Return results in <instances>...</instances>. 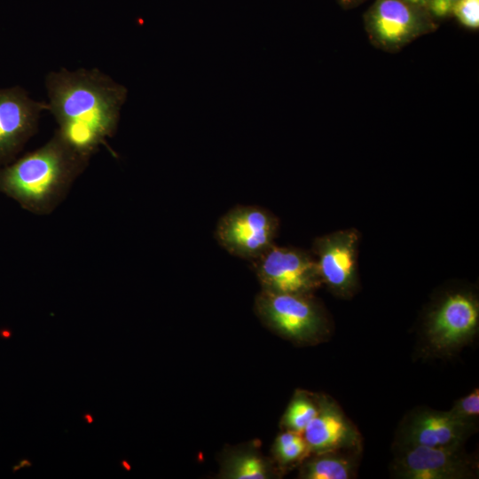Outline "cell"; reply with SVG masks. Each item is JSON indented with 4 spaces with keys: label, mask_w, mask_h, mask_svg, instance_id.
I'll return each mask as SVG.
<instances>
[{
    "label": "cell",
    "mask_w": 479,
    "mask_h": 479,
    "mask_svg": "<svg viewBox=\"0 0 479 479\" xmlns=\"http://www.w3.org/2000/svg\"><path fill=\"white\" fill-rule=\"evenodd\" d=\"M44 84L55 131L90 159L116 133L127 88L98 68L61 67L49 72Z\"/></svg>",
    "instance_id": "6da1fadb"
},
{
    "label": "cell",
    "mask_w": 479,
    "mask_h": 479,
    "mask_svg": "<svg viewBox=\"0 0 479 479\" xmlns=\"http://www.w3.org/2000/svg\"><path fill=\"white\" fill-rule=\"evenodd\" d=\"M90 160L55 131L39 148L0 167V192L32 214L49 215L66 199Z\"/></svg>",
    "instance_id": "7a4b0ae2"
},
{
    "label": "cell",
    "mask_w": 479,
    "mask_h": 479,
    "mask_svg": "<svg viewBox=\"0 0 479 479\" xmlns=\"http://www.w3.org/2000/svg\"><path fill=\"white\" fill-rule=\"evenodd\" d=\"M255 310L269 328L298 343H312L328 334L326 312L312 294L261 290L255 297Z\"/></svg>",
    "instance_id": "3957f363"
},
{
    "label": "cell",
    "mask_w": 479,
    "mask_h": 479,
    "mask_svg": "<svg viewBox=\"0 0 479 479\" xmlns=\"http://www.w3.org/2000/svg\"><path fill=\"white\" fill-rule=\"evenodd\" d=\"M479 326V302L471 292L445 294L429 310L425 323V337L429 348L447 354L467 344Z\"/></svg>",
    "instance_id": "277c9868"
},
{
    "label": "cell",
    "mask_w": 479,
    "mask_h": 479,
    "mask_svg": "<svg viewBox=\"0 0 479 479\" xmlns=\"http://www.w3.org/2000/svg\"><path fill=\"white\" fill-rule=\"evenodd\" d=\"M279 229V219L270 210L239 205L220 217L215 238L231 255L252 261L275 244Z\"/></svg>",
    "instance_id": "5b68a950"
},
{
    "label": "cell",
    "mask_w": 479,
    "mask_h": 479,
    "mask_svg": "<svg viewBox=\"0 0 479 479\" xmlns=\"http://www.w3.org/2000/svg\"><path fill=\"white\" fill-rule=\"evenodd\" d=\"M251 263L264 291L312 294L322 285L315 257L300 248L273 244Z\"/></svg>",
    "instance_id": "8992f818"
},
{
    "label": "cell",
    "mask_w": 479,
    "mask_h": 479,
    "mask_svg": "<svg viewBox=\"0 0 479 479\" xmlns=\"http://www.w3.org/2000/svg\"><path fill=\"white\" fill-rule=\"evenodd\" d=\"M358 241L356 229L336 231L313 241L312 253L322 284L340 297H349L357 289Z\"/></svg>",
    "instance_id": "52a82bcc"
},
{
    "label": "cell",
    "mask_w": 479,
    "mask_h": 479,
    "mask_svg": "<svg viewBox=\"0 0 479 479\" xmlns=\"http://www.w3.org/2000/svg\"><path fill=\"white\" fill-rule=\"evenodd\" d=\"M45 101L32 98L21 87L0 90V165L7 164L37 131Z\"/></svg>",
    "instance_id": "ba28073f"
},
{
    "label": "cell",
    "mask_w": 479,
    "mask_h": 479,
    "mask_svg": "<svg viewBox=\"0 0 479 479\" xmlns=\"http://www.w3.org/2000/svg\"><path fill=\"white\" fill-rule=\"evenodd\" d=\"M474 461L462 445L407 446L395 461L394 471L404 479H460L474 475Z\"/></svg>",
    "instance_id": "9c48e42d"
},
{
    "label": "cell",
    "mask_w": 479,
    "mask_h": 479,
    "mask_svg": "<svg viewBox=\"0 0 479 479\" xmlns=\"http://www.w3.org/2000/svg\"><path fill=\"white\" fill-rule=\"evenodd\" d=\"M413 7L404 0H378L366 19L371 42L384 51H396L428 33L429 25Z\"/></svg>",
    "instance_id": "30bf717a"
},
{
    "label": "cell",
    "mask_w": 479,
    "mask_h": 479,
    "mask_svg": "<svg viewBox=\"0 0 479 479\" xmlns=\"http://www.w3.org/2000/svg\"><path fill=\"white\" fill-rule=\"evenodd\" d=\"M317 398L318 412L302 432L310 453L359 450V432L338 404L326 395Z\"/></svg>",
    "instance_id": "8fae6325"
},
{
    "label": "cell",
    "mask_w": 479,
    "mask_h": 479,
    "mask_svg": "<svg viewBox=\"0 0 479 479\" xmlns=\"http://www.w3.org/2000/svg\"><path fill=\"white\" fill-rule=\"evenodd\" d=\"M475 424L452 412L423 409L406 420L401 435L402 448L407 446L450 447L462 445Z\"/></svg>",
    "instance_id": "7c38bea8"
},
{
    "label": "cell",
    "mask_w": 479,
    "mask_h": 479,
    "mask_svg": "<svg viewBox=\"0 0 479 479\" xmlns=\"http://www.w3.org/2000/svg\"><path fill=\"white\" fill-rule=\"evenodd\" d=\"M357 451H334L315 454L305 459L299 477L303 479H349L357 468Z\"/></svg>",
    "instance_id": "4fadbf2b"
},
{
    "label": "cell",
    "mask_w": 479,
    "mask_h": 479,
    "mask_svg": "<svg viewBox=\"0 0 479 479\" xmlns=\"http://www.w3.org/2000/svg\"><path fill=\"white\" fill-rule=\"evenodd\" d=\"M271 475L269 462L252 451L232 453L223 467V476L229 479H266Z\"/></svg>",
    "instance_id": "5bb4252c"
},
{
    "label": "cell",
    "mask_w": 479,
    "mask_h": 479,
    "mask_svg": "<svg viewBox=\"0 0 479 479\" xmlns=\"http://www.w3.org/2000/svg\"><path fill=\"white\" fill-rule=\"evenodd\" d=\"M318 409L317 396L312 397L306 391H296L282 416L281 426L284 430L302 433L316 416Z\"/></svg>",
    "instance_id": "9a60e30c"
},
{
    "label": "cell",
    "mask_w": 479,
    "mask_h": 479,
    "mask_svg": "<svg viewBox=\"0 0 479 479\" xmlns=\"http://www.w3.org/2000/svg\"><path fill=\"white\" fill-rule=\"evenodd\" d=\"M273 454L282 467L304 461L310 454L302 433L284 430L275 439Z\"/></svg>",
    "instance_id": "2e32d148"
},
{
    "label": "cell",
    "mask_w": 479,
    "mask_h": 479,
    "mask_svg": "<svg viewBox=\"0 0 479 479\" xmlns=\"http://www.w3.org/2000/svg\"><path fill=\"white\" fill-rule=\"evenodd\" d=\"M449 412L464 421L475 424L479 415L478 388L457 400Z\"/></svg>",
    "instance_id": "e0dca14e"
},
{
    "label": "cell",
    "mask_w": 479,
    "mask_h": 479,
    "mask_svg": "<svg viewBox=\"0 0 479 479\" xmlns=\"http://www.w3.org/2000/svg\"><path fill=\"white\" fill-rule=\"evenodd\" d=\"M452 13L464 27L471 29L479 27V0H459Z\"/></svg>",
    "instance_id": "ac0fdd59"
},
{
    "label": "cell",
    "mask_w": 479,
    "mask_h": 479,
    "mask_svg": "<svg viewBox=\"0 0 479 479\" xmlns=\"http://www.w3.org/2000/svg\"><path fill=\"white\" fill-rule=\"evenodd\" d=\"M459 0H427L426 7L436 18H444L452 13V10Z\"/></svg>",
    "instance_id": "d6986e66"
},
{
    "label": "cell",
    "mask_w": 479,
    "mask_h": 479,
    "mask_svg": "<svg viewBox=\"0 0 479 479\" xmlns=\"http://www.w3.org/2000/svg\"><path fill=\"white\" fill-rule=\"evenodd\" d=\"M404 1L417 7H426V4H427V0H404Z\"/></svg>",
    "instance_id": "ffe728a7"
},
{
    "label": "cell",
    "mask_w": 479,
    "mask_h": 479,
    "mask_svg": "<svg viewBox=\"0 0 479 479\" xmlns=\"http://www.w3.org/2000/svg\"><path fill=\"white\" fill-rule=\"evenodd\" d=\"M83 419L88 424H91L93 422V417L90 413H85L83 414Z\"/></svg>",
    "instance_id": "44dd1931"
},
{
    "label": "cell",
    "mask_w": 479,
    "mask_h": 479,
    "mask_svg": "<svg viewBox=\"0 0 479 479\" xmlns=\"http://www.w3.org/2000/svg\"><path fill=\"white\" fill-rule=\"evenodd\" d=\"M122 465L124 468H126L127 470H130V466L129 464L125 461V460H122Z\"/></svg>",
    "instance_id": "7402d4cb"
}]
</instances>
